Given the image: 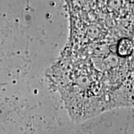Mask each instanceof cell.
<instances>
[{
	"label": "cell",
	"instance_id": "cell-1",
	"mask_svg": "<svg viewBox=\"0 0 134 134\" xmlns=\"http://www.w3.org/2000/svg\"><path fill=\"white\" fill-rule=\"evenodd\" d=\"M117 53L120 57L131 58L133 53V42L130 38L124 37L117 44Z\"/></svg>",
	"mask_w": 134,
	"mask_h": 134
}]
</instances>
